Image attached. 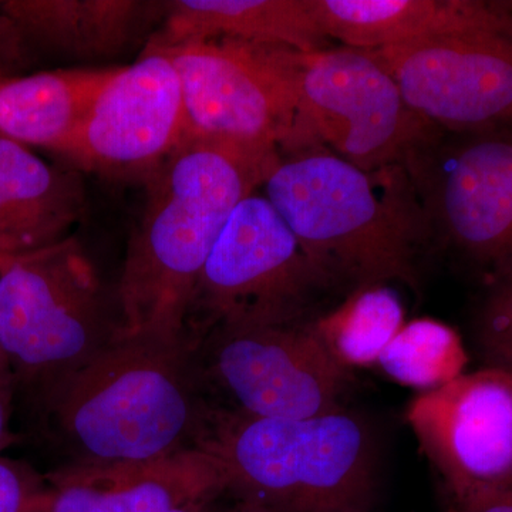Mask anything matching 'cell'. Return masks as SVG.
I'll return each mask as SVG.
<instances>
[{"label": "cell", "mask_w": 512, "mask_h": 512, "mask_svg": "<svg viewBox=\"0 0 512 512\" xmlns=\"http://www.w3.org/2000/svg\"><path fill=\"white\" fill-rule=\"evenodd\" d=\"M208 39L268 43L305 53L330 47L313 16L311 0L165 2L163 26L148 39L147 46Z\"/></svg>", "instance_id": "obj_18"}, {"label": "cell", "mask_w": 512, "mask_h": 512, "mask_svg": "<svg viewBox=\"0 0 512 512\" xmlns=\"http://www.w3.org/2000/svg\"><path fill=\"white\" fill-rule=\"evenodd\" d=\"M165 2L140 0H5L0 15L19 46L73 57L113 56L143 35Z\"/></svg>", "instance_id": "obj_17"}, {"label": "cell", "mask_w": 512, "mask_h": 512, "mask_svg": "<svg viewBox=\"0 0 512 512\" xmlns=\"http://www.w3.org/2000/svg\"><path fill=\"white\" fill-rule=\"evenodd\" d=\"M217 498H208V500L194 501V503L181 505L168 512H212Z\"/></svg>", "instance_id": "obj_27"}, {"label": "cell", "mask_w": 512, "mask_h": 512, "mask_svg": "<svg viewBox=\"0 0 512 512\" xmlns=\"http://www.w3.org/2000/svg\"><path fill=\"white\" fill-rule=\"evenodd\" d=\"M212 512H218L214 510ZM221 512H275L269 510V508L262 507V505H258L255 503H249V501L238 500V503L234 505V507L229 508L227 511Z\"/></svg>", "instance_id": "obj_28"}, {"label": "cell", "mask_w": 512, "mask_h": 512, "mask_svg": "<svg viewBox=\"0 0 512 512\" xmlns=\"http://www.w3.org/2000/svg\"><path fill=\"white\" fill-rule=\"evenodd\" d=\"M296 113L279 153L320 144L363 171L402 165L440 128L417 116L369 50L295 53Z\"/></svg>", "instance_id": "obj_7"}, {"label": "cell", "mask_w": 512, "mask_h": 512, "mask_svg": "<svg viewBox=\"0 0 512 512\" xmlns=\"http://www.w3.org/2000/svg\"><path fill=\"white\" fill-rule=\"evenodd\" d=\"M146 49L167 57L180 77L187 137L281 154L295 120L298 50L234 39Z\"/></svg>", "instance_id": "obj_8"}, {"label": "cell", "mask_w": 512, "mask_h": 512, "mask_svg": "<svg viewBox=\"0 0 512 512\" xmlns=\"http://www.w3.org/2000/svg\"><path fill=\"white\" fill-rule=\"evenodd\" d=\"M464 512V511H463Z\"/></svg>", "instance_id": "obj_31"}, {"label": "cell", "mask_w": 512, "mask_h": 512, "mask_svg": "<svg viewBox=\"0 0 512 512\" xmlns=\"http://www.w3.org/2000/svg\"><path fill=\"white\" fill-rule=\"evenodd\" d=\"M406 420L458 503L512 487V373H464L414 397Z\"/></svg>", "instance_id": "obj_12"}, {"label": "cell", "mask_w": 512, "mask_h": 512, "mask_svg": "<svg viewBox=\"0 0 512 512\" xmlns=\"http://www.w3.org/2000/svg\"><path fill=\"white\" fill-rule=\"evenodd\" d=\"M20 52V46L5 18L0 15V79L5 76V62L8 57Z\"/></svg>", "instance_id": "obj_26"}, {"label": "cell", "mask_w": 512, "mask_h": 512, "mask_svg": "<svg viewBox=\"0 0 512 512\" xmlns=\"http://www.w3.org/2000/svg\"><path fill=\"white\" fill-rule=\"evenodd\" d=\"M281 156L187 137L146 177L119 286V336L188 342L192 293L235 207Z\"/></svg>", "instance_id": "obj_2"}, {"label": "cell", "mask_w": 512, "mask_h": 512, "mask_svg": "<svg viewBox=\"0 0 512 512\" xmlns=\"http://www.w3.org/2000/svg\"><path fill=\"white\" fill-rule=\"evenodd\" d=\"M309 323L212 329L195 346L204 386L227 394L235 406L228 410L261 419H311L342 409L346 369Z\"/></svg>", "instance_id": "obj_9"}, {"label": "cell", "mask_w": 512, "mask_h": 512, "mask_svg": "<svg viewBox=\"0 0 512 512\" xmlns=\"http://www.w3.org/2000/svg\"><path fill=\"white\" fill-rule=\"evenodd\" d=\"M13 383L8 367L0 360V447L6 443L9 436L10 406H12Z\"/></svg>", "instance_id": "obj_25"}, {"label": "cell", "mask_w": 512, "mask_h": 512, "mask_svg": "<svg viewBox=\"0 0 512 512\" xmlns=\"http://www.w3.org/2000/svg\"><path fill=\"white\" fill-rule=\"evenodd\" d=\"M507 5L510 6V9L512 10V0H507Z\"/></svg>", "instance_id": "obj_29"}, {"label": "cell", "mask_w": 512, "mask_h": 512, "mask_svg": "<svg viewBox=\"0 0 512 512\" xmlns=\"http://www.w3.org/2000/svg\"><path fill=\"white\" fill-rule=\"evenodd\" d=\"M436 244L488 268L512 261V136L439 130L404 164Z\"/></svg>", "instance_id": "obj_10"}, {"label": "cell", "mask_w": 512, "mask_h": 512, "mask_svg": "<svg viewBox=\"0 0 512 512\" xmlns=\"http://www.w3.org/2000/svg\"><path fill=\"white\" fill-rule=\"evenodd\" d=\"M86 205L82 178L0 133V258L69 238Z\"/></svg>", "instance_id": "obj_16"}, {"label": "cell", "mask_w": 512, "mask_h": 512, "mask_svg": "<svg viewBox=\"0 0 512 512\" xmlns=\"http://www.w3.org/2000/svg\"><path fill=\"white\" fill-rule=\"evenodd\" d=\"M339 291L265 195L244 198L215 242L192 293L187 335L218 326L309 322Z\"/></svg>", "instance_id": "obj_6"}, {"label": "cell", "mask_w": 512, "mask_h": 512, "mask_svg": "<svg viewBox=\"0 0 512 512\" xmlns=\"http://www.w3.org/2000/svg\"><path fill=\"white\" fill-rule=\"evenodd\" d=\"M119 319L76 238L0 258V360L29 400L110 345Z\"/></svg>", "instance_id": "obj_5"}, {"label": "cell", "mask_w": 512, "mask_h": 512, "mask_svg": "<svg viewBox=\"0 0 512 512\" xmlns=\"http://www.w3.org/2000/svg\"><path fill=\"white\" fill-rule=\"evenodd\" d=\"M262 187L340 292L389 282L419 288L436 242L402 165L363 171L311 144L281 154Z\"/></svg>", "instance_id": "obj_3"}, {"label": "cell", "mask_w": 512, "mask_h": 512, "mask_svg": "<svg viewBox=\"0 0 512 512\" xmlns=\"http://www.w3.org/2000/svg\"><path fill=\"white\" fill-rule=\"evenodd\" d=\"M311 8L323 35L355 49L440 36L512 39L507 0H311Z\"/></svg>", "instance_id": "obj_15"}, {"label": "cell", "mask_w": 512, "mask_h": 512, "mask_svg": "<svg viewBox=\"0 0 512 512\" xmlns=\"http://www.w3.org/2000/svg\"><path fill=\"white\" fill-rule=\"evenodd\" d=\"M369 52L427 123L453 134L512 136V39L440 36Z\"/></svg>", "instance_id": "obj_11"}, {"label": "cell", "mask_w": 512, "mask_h": 512, "mask_svg": "<svg viewBox=\"0 0 512 512\" xmlns=\"http://www.w3.org/2000/svg\"><path fill=\"white\" fill-rule=\"evenodd\" d=\"M180 77L156 50L114 67L64 157L84 170L147 177L187 138Z\"/></svg>", "instance_id": "obj_13"}, {"label": "cell", "mask_w": 512, "mask_h": 512, "mask_svg": "<svg viewBox=\"0 0 512 512\" xmlns=\"http://www.w3.org/2000/svg\"><path fill=\"white\" fill-rule=\"evenodd\" d=\"M460 504L464 512H512V487L474 495Z\"/></svg>", "instance_id": "obj_24"}, {"label": "cell", "mask_w": 512, "mask_h": 512, "mask_svg": "<svg viewBox=\"0 0 512 512\" xmlns=\"http://www.w3.org/2000/svg\"><path fill=\"white\" fill-rule=\"evenodd\" d=\"M404 308L389 285L366 286L311 320L323 348L343 369L379 362L383 350L404 325Z\"/></svg>", "instance_id": "obj_20"}, {"label": "cell", "mask_w": 512, "mask_h": 512, "mask_svg": "<svg viewBox=\"0 0 512 512\" xmlns=\"http://www.w3.org/2000/svg\"><path fill=\"white\" fill-rule=\"evenodd\" d=\"M357 512H369V511H357Z\"/></svg>", "instance_id": "obj_30"}, {"label": "cell", "mask_w": 512, "mask_h": 512, "mask_svg": "<svg viewBox=\"0 0 512 512\" xmlns=\"http://www.w3.org/2000/svg\"><path fill=\"white\" fill-rule=\"evenodd\" d=\"M43 512H168L227 493L217 457L190 448L158 460L60 466L47 474Z\"/></svg>", "instance_id": "obj_14"}, {"label": "cell", "mask_w": 512, "mask_h": 512, "mask_svg": "<svg viewBox=\"0 0 512 512\" xmlns=\"http://www.w3.org/2000/svg\"><path fill=\"white\" fill-rule=\"evenodd\" d=\"M477 328L488 367L512 373V261L490 274Z\"/></svg>", "instance_id": "obj_22"}, {"label": "cell", "mask_w": 512, "mask_h": 512, "mask_svg": "<svg viewBox=\"0 0 512 512\" xmlns=\"http://www.w3.org/2000/svg\"><path fill=\"white\" fill-rule=\"evenodd\" d=\"M45 484L29 468L0 458V512H43Z\"/></svg>", "instance_id": "obj_23"}, {"label": "cell", "mask_w": 512, "mask_h": 512, "mask_svg": "<svg viewBox=\"0 0 512 512\" xmlns=\"http://www.w3.org/2000/svg\"><path fill=\"white\" fill-rule=\"evenodd\" d=\"M113 69H60L0 79V133L64 154Z\"/></svg>", "instance_id": "obj_19"}, {"label": "cell", "mask_w": 512, "mask_h": 512, "mask_svg": "<svg viewBox=\"0 0 512 512\" xmlns=\"http://www.w3.org/2000/svg\"><path fill=\"white\" fill-rule=\"evenodd\" d=\"M195 345L117 338L30 402L62 466L140 463L200 447L212 407Z\"/></svg>", "instance_id": "obj_1"}, {"label": "cell", "mask_w": 512, "mask_h": 512, "mask_svg": "<svg viewBox=\"0 0 512 512\" xmlns=\"http://www.w3.org/2000/svg\"><path fill=\"white\" fill-rule=\"evenodd\" d=\"M467 350L457 330L431 318L404 323L377 365L394 382L431 392L463 376Z\"/></svg>", "instance_id": "obj_21"}, {"label": "cell", "mask_w": 512, "mask_h": 512, "mask_svg": "<svg viewBox=\"0 0 512 512\" xmlns=\"http://www.w3.org/2000/svg\"><path fill=\"white\" fill-rule=\"evenodd\" d=\"M200 447L221 461L229 493L275 512L369 511L375 494L372 431L343 409L293 420L212 407Z\"/></svg>", "instance_id": "obj_4"}]
</instances>
